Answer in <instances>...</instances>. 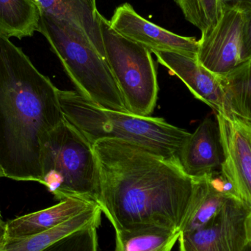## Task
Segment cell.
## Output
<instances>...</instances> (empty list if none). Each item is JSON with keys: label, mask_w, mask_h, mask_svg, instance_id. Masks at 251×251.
<instances>
[{"label": "cell", "mask_w": 251, "mask_h": 251, "mask_svg": "<svg viewBox=\"0 0 251 251\" xmlns=\"http://www.w3.org/2000/svg\"><path fill=\"white\" fill-rule=\"evenodd\" d=\"M59 99L65 119L92 145L104 139L123 140L179 163L181 151L191 134L161 118L101 108L77 91L59 90Z\"/></svg>", "instance_id": "3"}, {"label": "cell", "mask_w": 251, "mask_h": 251, "mask_svg": "<svg viewBox=\"0 0 251 251\" xmlns=\"http://www.w3.org/2000/svg\"><path fill=\"white\" fill-rule=\"evenodd\" d=\"M251 207L235 198L227 199L216 217L206 226L181 233L179 251H243L249 242Z\"/></svg>", "instance_id": "7"}, {"label": "cell", "mask_w": 251, "mask_h": 251, "mask_svg": "<svg viewBox=\"0 0 251 251\" xmlns=\"http://www.w3.org/2000/svg\"><path fill=\"white\" fill-rule=\"evenodd\" d=\"M251 251V241L250 239H249V243H248L247 246L245 248L244 251Z\"/></svg>", "instance_id": "26"}, {"label": "cell", "mask_w": 251, "mask_h": 251, "mask_svg": "<svg viewBox=\"0 0 251 251\" xmlns=\"http://www.w3.org/2000/svg\"><path fill=\"white\" fill-rule=\"evenodd\" d=\"M180 232L159 227L116 231L115 251H152L172 240Z\"/></svg>", "instance_id": "18"}, {"label": "cell", "mask_w": 251, "mask_h": 251, "mask_svg": "<svg viewBox=\"0 0 251 251\" xmlns=\"http://www.w3.org/2000/svg\"><path fill=\"white\" fill-rule=\"evenodd\" d=\"M35 1H37V0H35Z\"/></svg>", "instance_id": "28"}, {"label": "cell", "mask_w": 251, "mask_h": 251, "mask_svg": "<svg viewBox=\"0 0 251 251\" xmlns=\"http://www.w3.org/2000/svg\"><path fill=\"white\" fill-rule=\"evenodd\" d=\"M38 32L79 94L101 108L130 113L107 60L79 29L41 10Z\"/></svg>", "instance_id": "4"}, {"label": "cell", "mask_w": 251, "mask_h": 251, "mask_svg": "<svg viewBox=\"0 0 251 251\" xmlns=\"http://www.w3.org/2000/svg\"><path fill=\"white\" fill-rule=\"evenodd\" d=\"M158 62L178 76L198 100L215 113L226 114L221 78L202 66L197 57L173 51H154Z\"/></svg>", "instance_id": "11"}, {"label": "cell", "mask_w": 251, "mask_h": 251, "mask_svg": "<svg viewBox=\"0 0 251 251\" xmlns=\"http://www.w3.org/2000/svg\"><path fill=\"white\" fill-rule=\"evenodd\" d=\"M96 204L70 198L51 207L18 217L6 222V241L39 234L54 228ZM5 241V242H6Z\"/></svg>", "instance_id": "13"}, {"label": "cell", "mask_w": 251, "mask_h": 251, "mask_svg": "<svg viewBox=\"0 0 251 251\" xmlns=\"http://www.w3.org/2000/svg\"><path fill=\"white\" fill-rule=\"evenodd\" d=\"M42 171L41 184L56 200L75 198L98 202L100 174L94 147L66 119L49 134Z\"/></svg>", "instance_id": "5"}, {"label": "cell", "mask_w": 251, "mask_h": 251, "mask_svg": "<svg viewBox=\"0 0 251 251\" xmlns=\"http://www.w3.org/2000/svg\"><path fill=\"white\" fill-rule=\"evenodd\" d=\"M186 20L204 32L218 23L224 8L220 0H175Z\"/></svg>", "instance_id": "19"}, {"label": "cell", "mask_w": 251, "mask_h": 251, "mask_svg": "<svg viewBox=\"0 0 251 251\" xmlns=\"http://www.w3.org/2000/svg\"><path fill=\"white\" fill-rule=\"evenodd\" d=\"M6 222L0 218V249L2 247L6 241Z\"/></svg>", "instance_id": "24"}, {"label": "cell", "mask_w": 251, "mask_h": 251, "mask_svg": "<svg viewBox=\"0 0 251 251\" xmlns=\"http://www.w3.org/2000/svg\"><path fill=\"white\" fill-rule=\"evenodd\" d=\"M4 175L3 173L2 170H1V166H0V178H4ZM0 218H1V212H0Z\"/></svg>", "instance_id": "27"}, {"label": "cell", "mask_w": 251, "mask_h": 251, "mask_svg": "<svg viewBox=\"0 0 251 251\" xmlns=\"http://www.w3.org/2000/svg\"><path fill=\"white\" fill-rule=\"evenodd\" d=\"M249 239H250V240L251 241V214L250 218H249Z\"/></svg>", "instance_id": "25"}, {"label": "cell", "mask_w": 251, "mask_h": 251, "mask_svg": "<svg viewBox=\"0 0 251 251\" xmlns=\"http://www.w3.org/2000/svg\"><path fill=\"white\" fill-rule=\"evenodd\" d=\"M220 78L226 114L251 125V59Z\"/></svg>", "instance_id": "17"}, {"label": "cell", "mask_w": 251, "mask_h": 251, "mask_svg": "<svg viewBox=\"0 0 251 251\" xmlns=\"http://www.w3.org/2000/svg\"><path fill=\"white\" fill-rule=\"evenodd\" d=\"M102 211L97 203L65 221L63 224L39 234L16 240H7L0 251H41L60 239L95 223H101Z\"/></svg>", "instance_id": "15"}, {"label": "cell", "mask_w": 251, "mask_h": 251, "mask_svg": "<svg viewBox=\"0 0 251 251\" xmlns=\"http://www.w3.org/2000/svg\"><path fill=\"white\" fill-rule=\"evenodd\" d=\"M41 9L35 0H0V33L22 39L38 32Z\"/></svg>", "instance_id": "16"}, {"label": "cell", "mask_w": 251, "mask_h": 251, "mask_svg": "<svg viewBox=\"0 0 251 251\" xmlns=\"http://www.w3.org/2000/svg\"><path fill=\"white\" fill-rule=\"evenodd\" d=\"M224 152L218 122L206 119L190 134L180 154L183 171L193 178L221 172Z\"/></svg>", "instance_id": "12"}, {"label": "cell", "mask_w": 251, "mask_h": 251, "mask_svg": "<svg viewBox=\"0 0 251 251\" xmlns=\"http://www.w3.org/2000/svg\"><path fill=\"white\" fill-rule=\"evenodd\" d=\"M216 116L224 152L221 173L251 207V125L229 114Z\"/></svg>", "instance_id": "9"}, {"label": "cell", "mask_w": 251, "mask_h": 251, "mask_svg": "<svg viewBox=\"0 0 251 251\" xmlns=\"http://www.w3.org/2000/svg\"><path fill=\"white\" fill-rule=\"evenodd\" d=\"M243 12L224 8L216 25L201 32L199 40V63L218 76H224L242 63Z\"/></svg>", "instance_id": "8"}, {"label": "cell", "mask_w": 251, "mask_h": 251, "mask_svg": "<svg viewBox=\"0 0 251 251\" xmlns=\"http://www.w3.org/2000/svg\"><path fill=\"white\" fill-rule=\"evenodd\" d=\"M95 223L60 239L41 251H98L97 228Z\"/></svg>", "instance_id": "20"}, {"label": "cell", "mask_w": 251, "mask_h": 251, "mask_svg": "<svg viewBox=\"0 0 251 251\" xmlns=\"http://www.w3.org/2000/svg\"><path fill=\"white\" fill-rule=\"evenodd\" d=\"M64 119L58 88L0 33V166L4 177L41 184L44 145Z\"/></svg>", "instance_id": "2"}, {"label": "cell", "mask_w": 251, "mask_h": 251, "mask_svg": "<svg viewBox=\"0 0 251 251\" xmlns=\"http://www.w3.org/2000/svg\"><path fill=\"white\" fill-rule=\"evenodd\" d=\"M41 10L76 26L105 58L97 0H37Z\"/></svg>", "instance_id": "14"}, {"label": "cell", "mask_w": 251, "mask_h": 251, "mask_svg": "<svg viewBox=\"0 0 251 251\" xmlns=\"http://www.w3.org/2000/svg\"><path fill=\"white\" fill-rule=\"evenodd\" d=\"M101 208L115 231L159 227L181 233L193 210L196 178L178 162L120 140L96 142Z\"/></svg>", "instance_id": "1"}, {"label": "cell", "mask_w": 251, "mask_h": 251, "mask_svg": "<svg viewBox=\"0 0 251 251\" xmlns=\"http://www.w3.org/2000/svg\"><path fill=\"white\" fill-rule=\"evenodd\" d=\"M110 25L119 35L143 46L151 52L173 51L197 57L199 40L177 35L146 20L128 3L116 9Z\"/></svg>", "instance_id": "10"}, {"label": "cell", "mask_w": 251, "mask_h": 251, "mask_svg": "<svg viewBox=\"0 0 251 251\" xmlns=\"http://www.w3.org/2000/svg\"><path fill=\"white\" fill-rule=\"evenodd\" d=\"M181 234V233H180ZM180 234H177L176 235L172 240H170L168 243H167L166 244L164 245V246H161V247L158 248V249H155V250L152 251H171L172 249H174V246H175L176 243L178 241V239H179Z\"/></svg>", "instance_id": "23"}, {"label": "cell", "mask_w": 251, "mask_h": 251, "mask_svg": "<svg viewBox=\"0 0 251 251\" xmlns=\"http://www.w3.org/2000/svg\"><path fill=\"white\" fill-rule=\"evenodd\" d=\"M105 59L116 79L128 112L151 117L157 101L159 85L151 52L122 36L100 14Z\"/></svg>", "instance_id": "6"}, {"label": "cell", "mask_w": 251, "mask_h": 251, "mask_svg": "<svg viewBox=\"0 0 251 251\" xmlns=\"http://www.w3.org/2000/svg\"><path fill=\"white\" fill-rule=\"evenodd\" d=\"M251 59V10L243 12V38H242L241 60Z\"/></svg>", "instance_id": "21"}, {"label": "cell", "mask_w": 251, "mask_h": 251, "mask_svg": "<svg viewBox=\"0 0 251 251\" xmlns=\"http://www.w3.org/2000/svg\"><path fill=\"white\" fill-rule=\"evenodd\" d=\"M223 8L238 9L245 12L251 10V0H220Z\"/></svg>", "instance_id": "22"}]
</instances>
